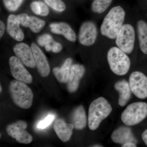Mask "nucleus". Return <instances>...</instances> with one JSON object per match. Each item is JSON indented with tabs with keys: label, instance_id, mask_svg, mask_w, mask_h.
I'll list each match as a JSON object with an SVG mask.
<instances>
[{
	"label": "nucleus",
	"instance_id": "obj_1",
	"mask_svg": "<svg viewBox=\"0 0 147 147\" xmlns=\"http://www.w3.org/2000/svg\"><path fill=\"white\" fill-rule=\"evenodd\" d=\"M125 16V11L121 6L113 7L102 21L100 29L101 34L110 39H115L123 26Z\"/></svg>",
	"mask_w": 147,
	"mask_h": 147
},
{
	"label": "nucleus",
	"instance_id": "obj_2",
	"mask_svg": "<svg viewBox=\"0 0 147 147\" xmlns=\"http://www.w3.org/2000/svg\"><path fill=\"white\" fill-rule=\"evenodd\" d=\"M113 108L108 100L100 97L92 101L90 105L88 123L90 129H97L103 120L112 112Z\"/></svg>",
	"mask_w": 147,
	"mask_h": 147
},
{
	"label": "nucleus",
	"instance_id": "obj_3",
	"mask_svg": "<svg viewBox=\"0 0 147 147\" xmlns=\"http://www.w3.org/2000/svg\"><path fill=\"white\" fill-rule=\"evenodd\" d=\"M9 90L12 100L18 107L27 109L31 107L34 95L26 83L13 80L9 85Z\"/></svg>",
	"mask_w": 147,
	"mask_h": 147
},
{
	"label": "nucleus",
	"instance_id": "obj_4",
	"mask_svg": "<svg viewBox=\"0 0 147 147\" xmlns=\"http://www.w3.org/2000/svg\"><path fill=\"white\" fill-rule=\"evenodd\" d=\"M109 66L113 73L123 76L128 72L130 67V61L126 53L118 47H111L107 54Z\"/></svg>",
	"mask_w": 147,
	"mask_h": 147
},
{
	"label": "nucleus",
	"instance_id": "obj_5",
	"mask_svg": "<svg viewBox=\"0 0 147 147\" xmlns=\"http://www.w3.org/2000/svg\"><path fill=\"white\" fill-rule=\"evenodd\" d=\"M147 116V104L135 102L129 105L122 113V121L125 125L133 126L141 123Z\"/></svg>",
	"mask_w": 147,
	"mask_h": 147
},
{
	"label": "nucleus",
	"instance_id": "obj_6",
	"mask_svg": "<svg viewBox=\"0 0 147 147\" xmlns=\"http://www.w3.org/2000/svg\"><path fill=\"white\" fill-rule=\"evenodd\" d=\"M117 47L127 54H130L134 50L135 40L134 28L129 24H123L116 38Z\"/></svg>",
	"mask_w": 147,
	"mask_h": 147
},
{
	"label": "nucleus",
	"instance_id": "obj_7",
	"mask_svg": "<svg viewBox=\"0 0 147 147\" xmlns=\"http://www.w3.org/2000/svg\"><path fill=\"white\" fill-rule=\"evenodd\" d=\"M129 86L133 94L140 99L147 98V77L139 71L131 73L129 78Z\"/></svg>",
	"mask_w": 147,
	"mask_h": 147
},
{
	"label": "nucleus",
	"instance_id": "obj_8",
	"mask_svg": "<svg viewBox=\"0 0 147 147\" xmlns=\"http://www.w3.org/2000/svg\"><path fill=\"white\" fill-rule=\"evenodd\" d=\"M27 127L26 122L18 121L7 127V132L9 136L16 139L18 143L27 144L31 143L33 138L26 130Z\"/></svg>",
	"mask_w": 147,
	"mask_h": 147
},
{
	"label": "nucleus",
	"instance_id": "obj_9",
	"mask_svg": "<svg viewBox=\"0 0 147 147\" xmlns=\"http://www.w3.org/2000/svg\"><path fill=\"white\" fill-rule=\"evenodd\" d=\"M97 27L92 21L84 22L80 27L79 33V40L81 45L90 46L94 44L97 38Z\"/></svg>",
	"mask_w": 147,
	"mask_h": 147
},
{
	"label": "nucleus",
	"instance_id": "obj_10",
	"mask_svg": "<svg viewBox=\"0 0 147 147\" xmlns=\"http://www.w3.org/2000/svg\"><path fill=\"white\" fill-rule=\"evenodd\" d=\"M9 63L11 74L16 80L26 84H31L32 82L31 75L18 58L14 56L11 57Z\"/></svg>",
	"mask_w": 147,
	"mask_h": 147
},
{
	"label": "nucleus",
	"instance_id": "obj_11",
	"mask_svg": "<svg viewBox=\"0 0 147 147\" xmlns=\"http://www.w3.org/2000/svg\"><path fill=\"white\" fill-rule=\"evenodd\" d=\"M13 51L22 63L30 68L36 66L31 48L24 42L18 43L13 47Z\"/></svg>",
	"mask_w": 147,
	"mask_h": 147
},
{
	"label": "nucleus",
	"instance_id": "obj_12",
	"mask_svg": "<svg viewBox=\"0 0 147 147\" xmlns=\"http://www.w3.org/2000/svg\"><path fill=\"white\" fill-rule=\"evenodd\" d=\"M31 49L38 70L42 77H46L50 73V67L47 58L41 49L34 42L31 44Z\"/></svg>",
	"mask_w": 147,
	"mask_h": 147
},
{
	"label": "nucleus",
	"instance_id": "obj_13",
	"mask_svg": "<svg viewBox=\"0 0 147 147\" xmlns=\"http://www.w3.org/2000/svg\"><path fill=\"white\" fill-rule=\"evenodd\" d=\"M85 71V67L83 65L77 64L71 65L67 82L69 92L73 93L77 90L80 80L84 76Z\"/></svg>",
	"mask_w": 147,
	"mask_h": 147
},
{
	"label": "nucleus",
	"instance_id": "obj_14",
	"mask_svg": "<svg viewBox=\"0 0 147 147\" xmlns=\"http://www.w3.org/2000/svg\"><path fill=\"white\" fill-rule=\"evenodd\" d=\"M111 139L114 143L122 145L128 142L137 144V139L131 129L125 126H121L114 130L111 135Z\"/></svg>",
	"mask_w": 147,
	"mask_h": 147
},
{
	"label": "nucleus",
	"instance_id": "obj_15",
	"mask_svg": "<svg viewBox=\"0 0 147 147\" xmlns=\"http://www.w3.org/2000/svg\"><path fill=\"white\" fill-rule=\"evenodd\" d=\"M73 125L71 123H66L62 119H57L55 121L54 128L59 138L62 142H67L71 138L73 129Z\"/></svg>",
	"mask_w": 147,
	"mask_h": 147
},
{
	"label": "nucleus",
	"instance_id": "obj_16",
	"mask_svg": "<svg viewBox=\"0 0 147 147\" xmlns=\"http://www.w3.org/2000/svg\"><path fill=\"white\" fill-rule=\"evenodd\" d=\"M20 22L17 16L10 14L7 18V31L11 38L16 41H21L24 40V32L20 27Z\"/></svg>",
	"mask_w": 147,
	"mask_h": 147
},
{
	"label": "nucleus",
	"instance_id": "obj_17",
	"mask_svg": "<svg viewBox=\"0 0 147 147\" xmlns=\"http://www.w3.org/2000/svg\"><path fill=\"white\" fill-rule=\"evenodd\" d=\"M51 31L57 34H62L67 39L72 42L76 41L75 32L68 24L65 23H53L50 24Z\"/></svg>",
	"mask_w": 147,
	"mask_h": 147
},
{
	"label": "nucleus",
	"instance_id": "obj_18",
	"mask_svg": "<svg viewBox=\"0 0 147 147\" xmlns=\"http://www.w3.org/2000/svg\"><path fill=\"white\" fill-rule=\"evenodd\" d=\"M115 88L119 92V104L121 106L125 105L131 97V92L129 84L125 80L119 81L115 85Z\"/></svg>",
	"mask_w": 147,
	"mask_h": 147
},
{
	"label": "nucleus",
	"instance_id": "obj_19",
	"mask_svg": "<svg viewBox=\"0 0 147 147\" xmlns=\"http://www.w3.org/2000/svg\"><path fill=\"white\" fill-rule=\"evenodd\" d=\"M72 63V59L67 58L61 68L56 67L53 68V73L58 82L61 83L67 82Z\"/></svg>",
	"mask_w": 147,
	"mask_h": 147
},
{
	"label": "nucleus",
	"instance_id": "obj_20",
	"mask_svg": "<svg viewBox=\"0 0 147 147\" xmlns=\"http://www.w3.org/2000/svg\"><path fill=\"white\" fill-rule=\"evenodd\" d=\"M71 121L74 128L82 130L86 127L87 124L86 116L84 107L81 105L74 111L71 117Z\"/></svg>",
	"mask_w": 147,
	"mask_h": 147
},
{
	"label": "nucleus",
	"instance_id": "obj_21",
	"mask_svg": "<svg viewBox=\"0 0 147 147\" xmlns=\"http://www.w3.org/2000/svg\"><path fill=\"white\" fill-rule=\"evenodd\" d=\"M139 47L142 52L147 55V24L144 20H139L137 24Z\"/></svg>",
	"mask_w": 147,
	"mask_h": 147
},
{
	"label": "nucleus",
	"instance_id": "obj_22",
	"mask_svg": "<svg viewBox=\"0 0 147 147\" xmlns=\"http://www.w3.org/2000/svg\"><path fill=\"white\" fill-rule=\"evenodd\" d=\"M113 0H94L92 4L91 9L95 13L105 12L111 5Z\"/></svg>",
	"mask_w": 147,
	"mask_h": 147
},
{
	"label": "nucleus",
	"instance_id": "obj_23",
	"mask_svg": "<svg viewBox=\"0 0 147 147\" xmlns=\"http://www.w3.org/2000/svg\"><path fill=\"white\" fill-rule=\"evenodd\" d=\"M30 17L29 28L31 30L35 33L41 31L45 26V21L35 16H31Z\"/></svg>",
	"mask_w": 147,
	"mask_h": 147
},
{
	"label": "nucleus",
	"instance_id": "obj_24",
	"mask_svg": "<svg viewBox=\"0 0 147 147\" xmlns=\"http://www.w3.org/2000/svg\"><path fill=\"white\" fill-rule=\"evenodd\" d=\"M46 4L56 11L62 12L65 10L66 6L61 0H44Z\"/></svg>",
	"mask_w": 147,
	"mask_h": 147
},
{
	"label": "nucleus",
	"instance_id": "obj_25",
	"mask_svg": "<svg viewBox=\"0 0 147 147\" xmlns=\"http://www.w3.org/2000/svg\"><path fill=\"white\" fill-rule=\"evenodd\" d=\"M23 0H3L6 8L9 11L17 10L22 4Z\"/></svg>",
	"mask_w": 147,
	"mask_h": 147
},
{
	"label": "nucleus",
	"instance_id": "obj_26",
	"mask_svg": "<svg viewBox=\"0 0 147 147\" xmlns=\"http://www.w3.org/2000/svg\"><path fill=\"white\" fill-rule=\"evenodd\" d=\"M55 116L49 115L43 120L40 121L37 125V127L39 129H44L50 125L55 119Z\"/></svg>",
	"mask_w": 147,
	"mask_h": 147
},
{
	"label": "nucleus",
	"instance_id": "obj_27",
	"mask_svg": "<svg viewBox=\"0 0 147 147\" xmlns=\"http://www.w3.org/2000/svg\"><path fill=\"white\" fill-rule=\"evenodd\" d=\"M53 41V38L49 34H44L38 38L37 42L41 46H44Z\"/></svg>",
	"mask_w": 147,
	"mask_h": 147
},
{
	"label": "nucleus",
	"instance_id": "obj_28",
	"mask_svg": "<svg viewBox=\"0 0 147 147\" xmlns=\"http://www.w3.org/2000/svg\"><path fill=\"white\" fill-rule=\"evenodd\" d=\"M17 17L22 26L26 28L29 27L30 17L27 13H21L17 15Z\"/></svg>",
	"mask_w": 147,
	"mask_h": 147
},
{
	"label": "nucleus",
	"instance_id": "obj_29",
	"mask_svg": "<svg viewBox=\"0 0 147 147\" xmlns=\"http://www.w3.org/2000/svg\"><path fill=\"white\" fill-rule=\"evenodd\" d=\"M40 5V15L42 16H47L49 13V9L47 6L44 3L39 1Z\"/></svg>",
	"mask_w": 147,
	"mask_h": 147
},
{
	"label": "nucleus",
	"instance_id": "obj_30",
	"mask_svg": "<svg viewBox=\"0 0 147 147\" xmlns=\"http://www.w3.org/2000/svg\"><path fill=\"white\" fill-rule=\"evenodd\" d=\"M31 9L35 14L40 15V8L39 1L33 2L31 4Z\"/></svg>",
	"mask_w": 147,
	"mask_h": 147
},
{
	"label": "nucleus",
	"instance_id": "obj_31",
	"mask_svg": "<svg viewBox=\"0 0 147 147\" xmlns=\"http://www.w3.org/2000/svg\"><path fill=\"white\" fill-rule=\"evenodd\" d=\"M62 49V47L59 43L56 42H54L53 45V49H52L53 52L55 53H59L61 50Z\"/></svg>",
	"mask_w": 147,
	"mask_h": 147
},
{
	"label": "nucleus",
	"instance_id": "obj_32",
	"mask_svg": "<svg viewBox=\"0 0 147 147\" xmlns=\"http://www.w3.org/2000/svg\"><path fill=\"white\" fill-rule=\"evenodd\" d=\"M5 25L2 21H0V37H2L4 34L5 30Z\"/></svg>",
	"mask_w": 147,
	"mask_h": 147
},
{
	"label": "nucleus",
	"instance_id": "obj_33",
	"mask_svg": "<svg viewBox=\"0 0 147 147\" xmlns=\"http://www.w3.org/2000/svg\"><path fill=\"white\" fill-rule=\"evenodd\" d=\"M142 138L145 144L147 146V129L143 132L142 134Z\"/></svg>",
	"mask_w": 147,
	"mask_h": 147
},
{
	"label": "nucleus",
	"instance_id": "obj_34",
	"mask_svg": "<svg viewBox=\"0 0 147 147\" xmlns=\"http://www.w3.org/2000/svg\"><path fill=\"white\" fill-rule=\"evenodd\" d=\"M121 147H137L136 144L132 142H128V143H125Z\"/></svg>",
	"mask_w": 147,
	"mask_h": 147
},
{
	"label": "nucleus",
	"instance_id": "obj_35",
	"mask_svg": "<svg viewBox=\"0 0 147 147\" xmlns=\"http://www.w3.org/2000/svg\"><path fill=\"white\" fill-rule=\"evenodd\" d=\"M45 49L47 52L51 51L53 49V45H51L50 43L47 44L45 45Z\"/></svg>",
	"mask_w": 147,
	"mask_h": 147
},
{
	"label": "nucleus",
	"instance_id": "obj_36",
	"mask_svg": "<svg viewBox=\"0 0 147 147\" xmlns=\"http://www.w3.org/2000/svg\"><path fill=\"white\" fill-rule=\"evenodd\" d=\"M0 88H1V90H0V91H1H1H2V87H1H1H0Z\"/></svg>",
	"mask_w": 147,
	"mask_h": 147
}]
</instances>
